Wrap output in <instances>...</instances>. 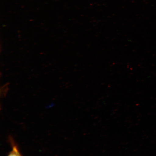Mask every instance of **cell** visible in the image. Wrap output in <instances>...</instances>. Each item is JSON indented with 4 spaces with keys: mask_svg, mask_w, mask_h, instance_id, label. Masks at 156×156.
I'll use <instances>...</instances> for the list:
<instances>
[{
    "mask_svg": "<svg viewBox=\"0 0 156 156\" xmlns=\"http://www.w3.org/2000/svg\"><path fill=\"white\" fill-rule=\"evenodd\" d=\"M10 142L11 145L12 149L7 156H23L14 141L12 138H10Z\"/></svg>",
    "mask_w": 156,
    "mask_h": 156,
    "instance_id": "6da1fadb",
    "label": "cell"
}]
</instances>
